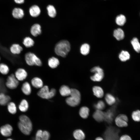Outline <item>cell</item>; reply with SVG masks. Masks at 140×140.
Here are the masks:
<instances>
[{"instance_id":"38","label":"cell","mask_w":140,"mask_h":140,"mask_svg":"<svg viewBox=\"0 0 140 140\" xmlns=\"http://www.w3.org/2000/svg\"><path fill=\"white\" fill-rule=\"evenodd\" d=\"M69 96H75L81 98V94L79 91L75 88L71 89V93Z\"/></svg>"},{"instance_id":"20","label":"cell","mask_w":140,"mask_h":140,"mask_svg":"<svg viewBox=\"0 0 140 140\" xmlns=\"http://www.w3.org/2000/svg\"><path fill=\"white\" fill-rule=\"evenodd\" d=\"M92 90L94 95L96 97L101 98L103 97V91L101 87L95 86L93 87Z\"/></svg>"},{"instance_id":"6","label":"cell","mask_w":140,"mask_h":140,"mask_svg":"<svg viewBox=\"0 0 140 140\" xmlns=\"http://www.w3.org/2000/svg\"><path fill=\"white\" fill-rule=\"evenodd\" d=\"M19 83V81L17 79L15 75L11 74L8 77L6 85L8 88L14 89L17 87Z\"/></svg>"},{"instance_id":"37","label":"cell","mask_w":140,"mask_h":140,"mask_svg":"<svg viewBox=\"0 0 140 140\" xmlns=\"http://www.w3.org/2000/svg\"><path fill=\"white\" fill-rule=\"evenodd\" d=\"M94 107L96 110H101L105 108V105L103 101L100 100L94 104Z\"/></svg>"},{"instance_id":"17","label":"cell","mask_w":140,"mask_h":140,"mask_svg":"<svg viewBox=\"0 0 140 140\" xmlns=\"http://www.w3.org/2000/svg\"><path fill=\"white\" fill-rule=\"evenodd\" d=\"M59 92L61 95L63 96H69L71 93V89L67 85H63L60 87Z\"/></svg>"},{"instance_id":"11","label":"cell","mask_w":140,"mask_h":140,"mask_svg":"<svg viewBox=\"0 0 140 140\" xmlns=\"http://www.w3.org/2000/svg\"><path fill=\"white\" fill-rule=\"evenodd\" d=\"M23 50V48L19 44L17 43L12 44L10 48L11 53L15 55L20 54Z\"/></svg>"},{"instance_id":"36","label":"cell","mask_w":140,"mask_h":140,"mask_svg":"<svg viewBox=\"0 0 140 140\" xmlns=\"http://www.w3.org/2000/svg\"><path fill=\"white\" fill-rule=\"evenodd\" d=\"M132 118L134 121H140V110H137L133 111L131 114Z\"/></svg>"},{"instance_id":"9","label":"cell","mask_w":140,"mask_h":140,"mask_svg":"<svg viewBox=\"0 0 140 140\" xmlns=\"http://www.w3.org/2000/svg\"><path fill=\"white\" fill-rule=\"evenodd\" d=\"M80 101L81 98L71 96H69L66 100L67 104L72 107H75L78 105Z\"/></svg>"},{"instance_id":"30","label":"cell","mask_w":140,"mask_h":140,"mask_svg":"<svg viewBox=\"0 0 140 140\" xmlns=\"http://www.w3.org/2000/svg\"><path fill=\"white\" fill-rule=\"evenodd\" d=\"M29 107L27 101L25 99H23L21 102L19 106V108L22 112H25L27 110Z\"/></svg>"},{"instance_id":"7","label":"cell","mask_w":140,"mask_h":140,"mask_svg":"<svg viewBox=\"0 0 140 140\" xmlns=\"http://www.w3.org/2000/svg\"><path fill=\"white\" fill-rule=\"evenodd\" d=\"M116 105L111 108L104 112V120L108 123H111L114 118L116 113Z\"/></svg>"},{"instance_id":"46","label":"cell","mask_w":140,"mask_h":140,"mask_svg":"<svg viewBox=\"0 0 140 140\" xmlns=\"http://www.w3.org/2000/svg\"><path fill=\"white\" fill-rule=\"evenodd\" d=\"M0 60H1V58H0Z\"/></svg>"},{"instance_id":"2","label":"cell","mask_w":140,"mask_h":140,"mask_svg":"<svg viewBox=\"0 0 140 140\" xmlns=\"http://www.w3.org/2000/svg\"><path fill=\"white\" fill-rule=\"evenodd\" d=\"M70 49L71 46L69 42L66 40H62L56 44L54 51L57 55L64 57L66 56Z\"/></svg>"},{"instance_id":"27","label":"cell","mask_w":140,"mask_h":140,"mask_svg":"<svg viewBox=\"0 0 140 140\" xmlns=\"http://www.w3.org/2000/svg\"><path fill=\"white\" fill-rule=\"evenodd\" d=\"M105 100L107 103L109 105L114 104L116 101L114 97L110 93H107L106 95Z\"/></svg>"},{"instance_id":"23","label":"cell","mask_w":140,"mask_h":140,"mask_svg":"<svg viewBox=\"0 0 140 140\" xmlns=\"http://www.w3.org/2000/svg\"><path fill=\"white\" fill-rule=\"evenodd\" d=\"M10 100L9 96L3 93H0V105L4 106L8 104Z\"/></svg>"},{"instance_id":"1","label":"cell","mask_w":140,"mask_h":140,"mask_svg":"<svg viewBox=\"0 0 140 140\" xmlns=\"http://www.w3.org/2000/svg\"><path fill=\"white\" fill-rule=\"evenodd\" d=\"M18 125L20 131L24 134L29 135L32 129V124L30 118L25 115H20Z\"/></svg>"},{"instance_id":"31","label":"cell","mask_w":140,"mask_h":140,"mask_svg":"<svg viewBox=\"0 0 140 140\" xmlns=\"http://www.w3.org/2000/svg\"><path fill=\"white\" fill-rule=\"evenodd\" d=\"M131 43L135 51L138 53L140 52V43L137 38L136 37L134 38Z\"/></svg>"},{"instance_id":"42","label":"cell","mask_w":140,"mask_h":140,"mask_svg":"<svg viewBox=\"0 0 140 140\" xmlns=\"http://www.w3.org/2000/svg\"><path fill=\"white\" fill-rule=\"evenodd\" d=\"M118 116L122 118L125 121L127 122H128V118L126 115L124 114H120Z\"/></svg>"},{"instance_id":"34","label":"cell","mask_w":140,"mask_h":140,"mask_svg":"<svg viewBox=\"0 0 140 140\" xmlns=\"http://www.w3.org/2000/svg\"><path fill=\"white\" fill-rule=\"evenodd\" d=\"M9 71V68L8 65L4 63H0V73L4 75L7 74Z\"/></svg>"},{"instance_id":"39","label":"cell","mask_w":140,"mask_h":140,"mask_svg":"<svg viewBox=\"0 0 140 140\" xmlns=\"http://www.w3.org/2000/svg\"><path fill=\"white\" fill-rule=\"evenodd\" d=\"M50 137L49 132L47 131H43L41 136V140H49Z\"/></svg>"},{"instance_id":"29","label":"cell","mask_w":140,"mask_h":140,"mask_svg":"<svg viewBox=\"0 0 140 140\" xmlns=\"http://www.w3.org/2000/svg\"><path fill=\"white\" fill-rule=\"evenodd\" d=\"M115 21L117 25L120 26H122L126 22V18L124 15H120L116 17Z\"/></svg>"},{"instance_id":"35","label":"cell","mask_w":140,"mask_h":140,"mask_svg":"<svg viewBox=\"0 0 140 140\" xmlns=\"http://www.w3.org/2000/svg\"><path fill=\"white\" fill-rule=\"evenodd\" d=\"M7 108L9 112L13 114L17 112V108L15 104L12 102H9L8 104Z\"/></svg>"},{"instance_id":"33","label":"cell","mask_w":140,"mask_h":140,"mask_svg":"<svg viewBox=\"0 0 140 140\" xmlns=\"http://www.w3.org/2000/svg\"><path fill=\"white\" fill-rule=\"evenodd\" d=\"M90 47L89 44L85 43L82 45L80 48V51L82 54L84 55L88 54L89 52Z\"/></svg>"},{"instance_id":"26","label":"cell","mask_w":140,"mask_h":140,"mask_svg":"<svg viewBox=\"0 0 140 140\" xmlns=\"http://www.w3.org/2000/svg\"><path fill=\"white\" fill-rule=\"evenodd\" d=\"M115 122L116 125L120 127H126L128 125L127 122L118 116L115 119Z\"/></svg>"},{"instance_id":"44","label":"cell","mask_w":140,"mask_h":140,"mask_svg":"<svg viewBox=\"0 0 140 140\" xmlns=\"http://www.w3.org/2000/svg\"><path fill=\"white\" fill-rule=\"evenodd\" d=\"M95 140H104L101 137H96L95 139Z\"/></svg>"},{"instance_id":"12","label":"cell","mask_w":140,"mask_h":140,"mask_svg":"<svg viewBox=\"0 0 140 140\" xmlns=\"http://www.w3.org/2000/svg\"><path fill=\"white\" fill-rule=\"evenodd\" d=\"M31 34L34 37H37L40 34L41 32L40 25L38 24H33L31 27L30 30Z\"/></svg>"},{"instance_id":"18","label":"cell","mask_w":140,"mask_h":140,"mask_svg":"<svg viewBox=\"0 0 140 140\" xmlns=\"http://www.w3.org/2000/svg\"><path fill=\"white\" fill-rule=\"evenodd\" d=\"M31 84L34 87L40 88L43 86V82L41 79L36 77L33 78L31 81Z\"/></svg>"},{"instance_id":"8","label":"cell","mask_w":140,"mask_h":140,"mask_svg":"<svg viewBox=\"0 0 140 140\" xmlns=\"http://www.w3.org/2000/svg\"><path fill=\"white\" fill-rule=\"evenodd\" d=\"M12 127L8 124L3 125L0 128V132L1 134L6 137L10 136L12 134Z\"/></svg>"},{"instance_id":"4","label":"cell","mask_w":140,"mask_h":140,"mask_svg":"<svg viewBox=\"0 0 140 140\" xmlns=\"http://www.w3.org/2000/svg\"><path fill=\"white\" fill-rule=\"evenodd\" d=\"M25 59L26 63L29 66L35 65L41 66L42 65L40 59L33 53L29 52L26 53L25 55Z\"/></svg>"},{"instance_id":"28","label":"cell","mask_w":140,"mask_h":140,"mask_svg":"<svg viewBox=\"0 0 140 140\" xmlns=\"http://www.w3.org/2000/svg\"><path fill=\"white\" fill-rule=\"evenodd\" d=\"M47 10L48 16L51 18L55 17L57 14L56 10L54 6L50 5L47 7Z\"/></svg>"},{"instance_id":"43","label":"cell","mask_w":140,"mask_h":140,"mask_svg":"<svg viewBox=\"0 0 140 140\" xmlns=\"http://www.w3.org/2000/svg\"><path fill=\"white\" fill-rule=\"evenodd\" d=\"M15 2L18 4H22L24 2V0H14Z\"/></svg>"},{"instance_id":"10","label":"cell","mask_w":140,"mask_h":140,"mask_svg":"<svg viewBox=\"0 0 140 140\" xmlns=\"http://www.w3.org/2000/svg\"><path fill=\"white\" fill-rule=\"evenodd\" d=\"M14 75L19 81H22L26 78L27 74V72L24 69L19 68L16 70Z\"/></svg>"},{"instance_id":"3","label":"cell","mask_w":140,"mask_h":140,"mask_svg":"<svg viewBox=\"0 0 140 140\" xmlns=\"http://www.w3.org/2000/svg\"><path fill=\"white\" fill-rule=\"evenodd\" d=\"M56 93L55 89L52 88L50 90L47 86H44L40 88L37 94L41 98L49 99L53 97L55 95Z\"/></svg>"},{"instance_id":"21","label":"cell","mask_w":140,"mask_h":140,"mask_svg":"<svg viewBox=\"0 0 140 140\" xmlns=\"http://www.w3.org/2000/svg\"><path fill=\"white\" fill-rule=\"evenodd\" d=\"M113 36L118 40H122L124 37V32L120 28H118L114 31Z\"/></svg>"},{"instance_id":"40","label":"cell","mask_w":140,"mask_h":140,"mask_svg":"<svg viewBox=\"0 0 140 140\" xmlns=\"http://www.w3.org/2000/svg\"><path fill=\"white\" fill-rule=\"evenodd\" d=\"M43 131L39 130L37 131L35 136V140H41V136Z\"/></svg>"},{"instance_id":"32","label":"cell","mask_w":140,"mask_h":140,"mask_svg":"<svg viewBox=\"0 0 140 140\" xmlns=\"http://www.w3.org/2000/svg\"><path fill=\"white\" fill-rule=\"evenodd\" d=\"M130 55L127 51H123L119 55V57L120 60L122 61H125L130 58Z\"/></svg>"},{"instance_id":"25","label":"cell","mask_w":140,"mask_h":140,"mask_svg":"<svg viewBox=\"0 0 140 140\" xmlns=\"http://www.w3.org/2000/svg\"><path fill=\"white\" fill-rule=\"evenodd\" d=\"M23 43L27 48L33 46L34 44L33 40L30 37H25L23 40Z\"/></svg>"},{"instance_id":"13","label":"cell","mask_w":140,"mask_h":140,"mask_svg":"<svg viewBox=\"0 0 140 140\" xmlns=\"http://www.w3.org/2000/svg\"><path fill=\"white\" fill-rule=\"evenodd\" d=\"M93 117L96 121L100 122L104 120V112L101 110H96L93 113Z\"/></svg>"},{"instance_id":"19","label":"cell","mask_w":140,"mask_h":140,"mask_svg":"<svg viewBox=\"0 0 140 140\" xmlns=\"http://www.w3.org/2000/svg\"><path fill=\"white\" fill-rule=\"evenodd\" d=\"M59 60L57 58L52 57L50 58L48 60V64L52 68H56L59 64Z\"/></svg>"},{"instance_id":"24","label":"cell","mask_w":140,"mask_h":140,"mask_svg":"<svg viewBox=\"0 0 140 140\" xmlns=\"http://www.w3.org/2000/svg\"><path fill=\"white\" fill-rule=\"evenodd\" d=\"M89 110L86 107H83L81 108L79 111V114L80 116L82 118H87L89 115Z\"/></svg>"},{"instance_id":"22","label":"cell","mask_w":140,"mask_h":140,"mask_svg":"<svg viewBox=\"0 0 140 140\" xmlns=\"http://www.w3.org/2000/svg\"><path fill=\"white\" fill-rule=\"evenodd\" d=\"M22 90L23 93L26 95H29L31 92V89L30 84L27 82H25L23 84Z\"/></svg>"},{"instance_id":"45","label":"cell","mask_w":140,"mask_h":140,"mask_svg":"<svg viewBox=\"0 0 140 140\" xmlns=\"http://www.w3.org/2000/svg\"><path fill=\"white\" fill-rule=\"evenodd\" d=\"M6 140H13L10 138H9L8 139Z\"/></svg>"},{"instance_id":"5","label":"cell","mask_w":140,"mask_h":140,"mask_svg":"<svg viewBox=\"0 0 140 140\" xmlns=\"http://www.w3.org/2000/svg\"><path fill=\"white\" fill-rule=\"evenodd\" d=\"M91 72L94 73V75L90 77L91 79L94 81L99 82L103 78L104 73L103 70L99 66L93 67L90 70Z\"/></svg>"},{"instance_id":"16","label":"cell","mask_w":140,"mask_h":140,"mask_svg":"<svg viewBox=\"0 0 140 140\" xmlns=\"http://www.w3.org/2000/svg\"><path fill=\"white\" fill-rule=\"evenodd\" d=\"M73 135L76 140H84L85 138V134L80 129L75 130L73 132Z\"/></svg>"},{"instance_id":"15","label":"cell","mask_w":140,"mask_h":140,"mask_svg":"<svg viewBox=\"0 0 140 140\" xmlns=\"http://www.w3.org/2000/svg\"><path fill=\"white\" fill-rule=\"evenodd\" d=\"M12 14L13 16L16 19H21L24 15V12L21 8H16L13 10Z\"/></svg>"},{"instance_id":"14","label":"cell","mask_w":140,"mask_h":140,"mask_svg":"<svg viewBox=\"0 0 140 140\" xmlns=\"http://www.w3.org/2000/svg\"><path fill=\"white\" fill-rule=\"evenodd\" d=\"M29 13L30 15L33 17H37L38 16L41 12V10L39 7L37 5H32L29 9Z\"/></svg>"},{"instance_id":"41","label":"cell","mask_w":140,"mask_h":140,"mask_svg":"<svg viewBox=\"0 0 140 140\" xmlns=\"http://www.w3.org/2000/svg\"><path fill=\"white\" fill-rule=\"evenodd\" d=\"M119 140H132L131 137L127 135H123L121 136L119 139Z\"/></svg>"}]
</instances>
